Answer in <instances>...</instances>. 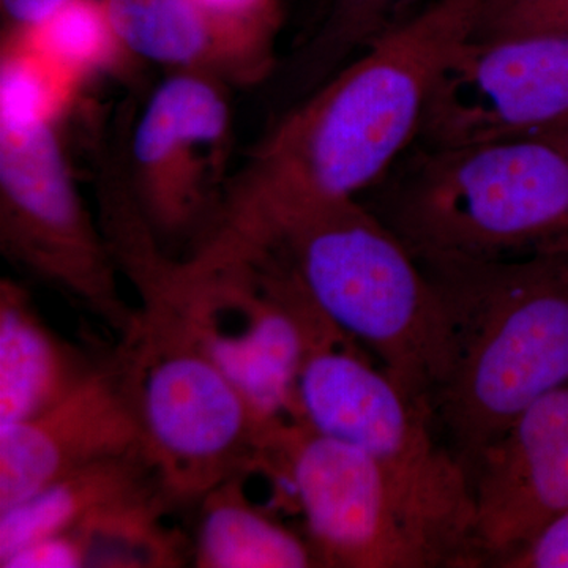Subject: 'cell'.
Here are the masks:
<instances>
[{"label": "cell", "instance_id": "25", "mask_svg": "<svg viewBox=\"0 0 568 568\" xmlns=\"http://www.w3.org/2000/svg\"><path fill=\"white\" fill-rule=\"evenodd\" d=\"M538 138L552 142V144L558 145L560 151L566 152L568 155V118L556 123L548 132L540 134Z\"/></svg>", "mask_w": 568, "mask_h": 568}, {"label": "cell", "instance_id": "22", "mask_svg": "<svg viewBox=\"0 0 568 568\" xmlns=\"http://www.w3.org/2000/svg\"><path fill=\"white\" fill-rule=\"evenodd\" d=\"M500 568H568V514L541 530Z\"/></svg>", "mask_w": 568, "mask_h": 568}, {"label": "cell", "instance_id": "11", "mask_svg": "<svg viewBox=\"0 0 568 568\" xmlns=\"http://www.w3.org/2000/svg\"><path fill=\"white\" fill-rule=\"evenodd\" d=\"M466 473L478 567H503L568 514V386L519 414Z\"/></svg>", "mask_w": 568, "mask_h": 568}, {"label": "cell", "instance_id": "3", "mask_svg": "<svg viewBox=\"0 0 568 568\" xmlns=\"http://www.w3.org/2000/svg\"><path fill=\"white\" fill-rule=\"evenodd\" d=\"M242 253L275 254L324 317L428 405L446 362L443 304L424 265L375 211L357 197L294 205Z\"/></svg>", "mask_w": 568, "mask_h": 568}, {"label": "cell", "instance_id": "17", "mask_svg": "<svg viewBox=\"0 0 568 568\" xmlns=\"http://www.w3.org/2000/svg\"><path fill=\"white\" fill-rule=\"evenodd\" d=\"M418 2L334 0L320 28L287 63V92L295 99L312 92L369 44L414 17Z\"/></svg>", "mask_w": 568, "mask_h": 568}, {"label": "cell", "instance_id": "24", "mask_svg": "<svg viewBox=\"0 0 568 568\" xmlns=\"http://www.w3.org/2000/svg\"><path fill=\"white\" fill-rule=\"evenodd\" d=\"M71 2L74 0H0L3 32L37 28Z\"/></svg>", "mask_w": 568, "mask_h": 568}, {"label": "cell", "instance_id": "2", "mask_svg": "<svg viewBox=\"0 0 568 568\" xmlns=\"http://www.w3.org/2000/svg\"><path fill=\"white\" fill-rule=\"evenodd\" d=\"M418 261L446 320V362L428 406L466 467L541 396L568 386V254Z\"/></svg>", "mask_w": 568, "mask_h": 568}, {"label": "cell", "instance_id": "21", "mask_svg": "<svg viewBox=\"0 0 568 568\" xmlns=\"http://www.w3.org/2000/svg\"><path fill=\"white\" fill-rule=\"evenodd\" d=\"M2 568H77L88 567V549L77 530H67L33 541L0 562Z\"/></svg>", "mask_w": 568, "mask_h": 568}, {"label": "cell", "instance_id": "10", "mask_svg": "<svg viewBox=\"0 0 568 568\" xmlns=\"http://www.w3.org/2000/svg\"><path fill=\"white\" fill-rule=\"evenodd\" d=\"M568 118V39L467 40L440 73L417 144L538 138Z\"/></svg>", "mask_w": 568, "mask_h": 568}, {"label": "cell", "instance_id": "6", "mask_svg": "<svg viewBox=\"0 0 568 568\" xmlns=\"http://www.w3.org/2000/svg\"><path fill=\"white\" fill-rule=\"evenodd\" d=\"M114 362L140 425L142 457L168 503L201 500L254 469L261 426L170 308L141 298Z\"/></svg>", "mask_w": 568, "mask_h": 568}, {"label": "cell", "instance_id": "19", "mask_svg": "<svg viewBox=\"0 0 568 568\" xmlns=\"http://www.w3.org/2000/svg\"><path fill=\"white\" fill-rule=\"evenodd\" d=\"M9 32L24 33L85 81L99 73H123L138 62L119 40L103 0H74L37 28Z\"/></svg>", "mask_w": 568, "mask_h": 568}, {"label": "cell", "instance_id": "5", "mask_svg": "<svg viewBox=\"0 0 568 568\" xmlns=\"http://www.w3.org/2000/svg\"><path fill=\"white\" fill-rule=\"evenodd\" d=\"M297 413L320 435L375 459L446 567H478L469 477L432 409L321 313L308 324Z\"/></svg>", "mask_w": 568, "mask_h": 568}, {"label": "cell", "instance_id": "14", "mask_svg": "<svg viewBox=\"0 0 568 568\" xmlns=\"http://www.w3.org/2000/svg\"><path fill=\"white\" fill-rule=\"evenodd\" d=\"M95 366L44 323L20 283L2 278L0 424L26 420L50 409Z\"/></svg>", "mask_w": 568, "mask_h": 568}, {"label": "cell", "instance_id": "9", "mask_svg": "<svg viewBox=\"0 0 568 568\" xmlns=\"http://www.w3.org/2000/svg\"><path fill=\"white\" fill-rule=\"evenodd\" d=\"M226 82L170 71L138 115L122 119L126 181L156 239L200 241L212 224L233 142Z\"/></svg>", "mask_w": 568, "mask_h": 568}, {"label": "cell", "instance_id": "4", "mask_svg": "<svg viewBox=\"0 0 568 568\" xmlns=\"http://www.w3.org/2000/svg\"><path fill=\"white\" fill-rule=\"evenodd\" d=\"M377 185L381 219L418 260L568 254V155L544 138L416 142Z\"/></svg>", "mask_w": 568, "mask_h": 568}, {"label": "cell", "instance_id": "16", "mask_svg": "<svg viewBox=\"0 0 568 568\" xmlns=\"http://www.w3.org/2000/svg\"><path fill=\"white\" fill-rule=\"evenodd\" d=\"M245 474L201 499L194 562L204 568L321 567L306 537H298L245 495Z\"/></svg>", "mask_w": 568, "mask_h": 568}, {"label": "cell", "instance_id": "12", "mask_svg": "<svg viewBox=\"0 0 568 568\" xmlns=\"http://www.w3.org/2000/svg\"><path fill=\"white\" fill-rule=\"evenodd\" d=\"M141 455V432L114 358L50 409L0 424V510L106 459Z\"/></svg>", "mask_w": 568, "mask_h": 568}, {"label": "cell", "instance_id": "23", "mask_svg": "<svg viewBox=\"0 0 568 568\" xmlns=\"http://www.w3.org/2000/svg\"><path fill=\"white\" fill-rule=\"evenodd\" d=\"M209 10L245 24L280 29L283 0H197Z\"/></svg>", "mask_w": 568, "mask_h": 568}, {"label": "cell", "instance_id": "13", "mask_svg": "<svg viewBox=\"0 0 568 568\" xmlns=\"http://www.w3.org/2000/svg\"><path fill=\"white\" fill-rule=\"evenodd\" d=\"M112 28L138 62L196 71L227 85H256L276 69L278 29L245 24L197 0H103Z\"/></svg>", "mask_w": 568, "mask_h": 568}, {"label": "cell", "instance_id": "20", "mask_svg": "<svg viewBox=\"0 0 568 568\" xmlns=\"http://www.w3.org/2000/svg\"><path fill=\"white\" fill-rule=\"evenodd\" d=\"M568 39V0H484L473 39Z\"/></svg>", "mask_w": 568, "mask_h": 568}, {"label": "cell", "instance_id": "15", "mask_svg": "<svg viewBox=\"0 0 568 568\" xmlns=\"http://www.w3.org/2000/svg\"><path fill=\"white\" fill-rule=\"evenodd\" d=\"M160 488L144 457L106 459L0 510V562L33 541L67 532L97 511Z\"/></svg>", "mask_w": 568, "mask_h": 568}, {"label": "cell", "instance_id": "8", "mask_svg": "<svg viewBox=\"0 0 568 568\" xmlns=\"http://www.w3.org/2000/svg\"><path fill=\"white\" fill-rule=\"evenodd\" d=\"M286 484L321 567H446L375 459L302 420L275 429L260 463Z\"/></svg>", "mask_w": 568, "mask_h": 568}, {"label": "cell", "instance_id": "1", "mask_svg": "<svg viewBox=\"0 0 568 568\" xmlns=\"http://www.w3.org/2000/svg\"><path fill=\"white\" fill-rule=\"evenodd\" d=\"M484 0H435L306 93L250 149L254 192L278 203L357 197L417 142L454 52Z\"/></svg>", "mask_w": 568, "mask_h": 568}, {"label": "cell", "instance_id": "7", "mask_svg": "<svg viewBox=\"0 0 568 568\" xmlns=\"http://www.w3.org/2000/svg\"><path fill=\"white\" fill-rule=\"evenodd\" d=\"M0 248L10 263L125 334L136 310L99 219L82 201L58 123L0 118Z\"/></svg>", "mask_w": 568, "mask_h": 568}, {"label": "cell", "instance_id": "18", "mask_svg": "<svg viewBox=\"0 0 568 568\" xmlns=\"http://www.w3.org/2000/svg\"><path fill=\"white\" fill-rule=\"evenodd\" d=\"M85 80L54 61L22 32H3L0 118L59 123L80 99Z\"/></svg>", "mask_w": 568, "mask_h": 568}]
</instances>
